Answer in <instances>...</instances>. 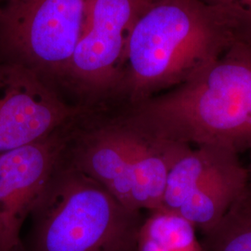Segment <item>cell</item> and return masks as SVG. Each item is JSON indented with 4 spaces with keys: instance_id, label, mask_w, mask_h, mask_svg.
Wrapping results in <instances>:
<instances>
[{
    "instance_id": "ba28073f",
    "label": "cell",
    "mask_w": 251,
    "mask_h": 251,
    "mask_svg": "<svg viewBox=\"0 0 251 251\" xmlns=\"http://www.w3.org/2000/svg\"><path fill=\"white\" fill-rule=\"evenodd\" d=\"M63 130L0 154V251H24L22 228L62 161Z\"/></svg>"
},
{
    "instance_id": "3957f363",
    "label": "cell",
    "mask_w": 251,
    "mask_h": 251,
    "mask_svg": "<svg viewBox=\"0 0 251 251\" xmlns=\"http://www.w3.org/2000/svg\"><path fill=\"white\" fill-rule=\"evenodd\" d=\"M30 217L24 251H136L144 220L73 165L58 167Z\"/></svg>"
},
{
    "instance_id": "9c48e42d",
    "label": "cell",
    "mask_w": 251,
    "mask_h": 251,
    "mask_svg": "<svg viewBox=\"0 0 251 251\" xmlns=\"http://www.w3.org/2000/svg\"><path fill=\"white\" fill-rule=\"evenodd\" d=\"M87 135L76 151L73 166L99 182L124 206L137 210L123 126L118 120Z\"/></svg>"
},
{
    "instance_id": "52a82bcc",
    "label": "cell",
    "mask_w": 251,
    "mask_h": 251,
    "mask_svg": "<svg viewBox=\"0 0 251 251\" xmlns=\"http://www.w3.org/2000/svg\"><path fill=\"white\" fill-rule=\"evenodd\" d=\"M80 113L36 72L0 59V154L45 139Z\"/></svg>"
},
{
    "instance_id": "8992f818",
    "label": "cell",
    "mask_w": 251,
    "mask_h": 251,
    "mask_svg": "<svg viewBox=\"0 0 251 251\" xmlns=\"http://www.w3.org/2000/svg\"><path fill=\"white\" fill-rule=\"evenodd\" d=\"M152 0H90L80 41L63 77L91 97L116 94L136 22Z\"/></svg>"
},
{
    "instance_id": "7c38bea8",
    "label": "cell",
    "mask_w": 251,
    "mask_h": 251,
    "mask_svg": "<svg viewBox=\"0 0 251 251\" xmlns=\"http://www.w3.org/2000/svg\"><path fill=\"white\" fill-rule=\"evenodd\" d=\"M229 21L239 42L251 46V0H200Z\"/></svg>"
},
{
    "instance_id": "6da1fadb",
    "label": "cell",
    "mask_w": 251,
    "mask_h": 251,
    "mask_svg": "<svg viewBox=\"0 0 251 251\" xmlns=\"http://www.w3.org/2000/svg\"><path fill=\"white\" fill-rule=\"evenodd\" d=\"M122 118L164 141L251 150V46L234 43L185 83L129 105Z\"/></svg>"
},
{
    "instance_id": "30bf717a",
    "label": "cell",
    "mask_w": 251,
    "mask_h": 251,
    "mask_svg": "<svg viewBox=\"0 0 251 251\" xmlns=\"http://www.w3.org/2000/svg\"><path fill=\"white\" fill-rule=\"evenodd\" d=\"M197 232L181 216L165 209L152 210L140 228L136 251H204Z\"/></svg>"
},
{
    "instance_id": "277c9868",
    "label": "cell",
    "mask_w": 251,
    "mask_h": 251,
    "mask_svg": "<svg viewBox=\"0 0 251 251\" xmlns=\"http://www.w3.org/2000/svg\"><path fill=\"white\" fill-rule=\"evenodd\" d=\"M90 0H10L0 6V52L43 79H63L83 35Z\"/></svg>"
},
{
    "instance_id": "5bb4252c",
    "label": "cell",
    "mask_w": 251,
    "mask_h": 251,
    "mask_svg": "<svg viewBox=\"0 0 251 251\" xmlns=\"http://www.w3.org/2000/svg\"><path fill=\"white\" fill-rule=\"evenodd\" d=\"M6 1H10V0H6Z\"/></svg>"
},
{
    "instance_id": "4fadbf2b",
    "label": "cell",
    "mask_w": 251,
    "mask_h": 251,
    "mask_svg": "<svg viewBox=\"0 0 251 251\" xmlns=\"http://www.w3.org/2000/svg\"><path fill=\"white\" fill-rule=\"evenodd\" d=\"M250 181L251 182V171L250 170Z\"/></svg>"
},
{
    "instance_id": "8fae6325",
    "label": "cell",
    "mask_w": 251,
    "mask_h": 251,
    "mask_svg": "<svg viewBox=\"0 0 251 251\" xmlns=\"http://www.w3.org/2000/svg\"><path fill=\"white\" fill-rule=\"evenodd\" d=\"M204 251H251V182L211 229L202 234Z\"/></svg>"
},
{
    "instance_id": "7a4b0ae2",
    "label": "cell",
    "mask_w": 251,
    "mask_h": 251,
    "mask_svg": "<svg viewBox=\"0 0 251 251\" xmlns=\"http://www.w3.org/2000/svg\"><path fill=\"white\" fill-rule=\"evenodd\" d=\"M239 42L218 9L200 0H152L126 47L117 94L128 105L172 90Z\"/></svg>"
},
{
    "instance_id": "5b68a950",
    "label": "cell",
    "mask_w": 251,
    "mask_h": 251,
    "mask_svg": "<svg viewBox=\"0 0 251 251\" xmlns=\"http://www.w3.org/2000/svg\"><path fill=\"white\" fill-rule=\"evenodd\" d=\"M250 180L239 153L218 144L188 147L171 166L161 209L205 233L221 220Z\"/></svg>"
}]
</instances>
